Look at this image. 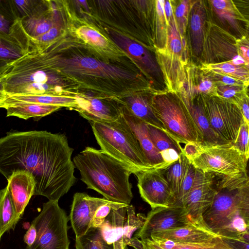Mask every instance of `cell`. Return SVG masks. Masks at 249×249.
Here are the masks:
<instances>
[{
  "label": "cell",
  "instance_id": "cell-1",
  "mask_svg": "<svg viewBox=\"0 0 249 249\" xmlns=\"http://www.w3.org/2000/svg\"><path fill=\"white\" fill-rule=\"evenodd\" d=\"M73 151L64 134L10 132L0 138V173L7 180L15 171H27L36 183L34 195L58 201L77 180Z\"/></svg>",
  "mask_w": 249,
  "mask_h": 249
},
{
  "label": "cell",
  "instance_id": "cell-2",
  "mask_svg": "<svg viewBox=\"0 0 249 249\" xmlns=\"http://www.w3.org/2000/svg\"><path fill=\"white\" fill-rule=\"evenodd\" d=\"M50 68L76 83L81 92L119 98L152 89L133 62L107 61L68 29L50 44L38 46Z\"/></svg>",
  "mask_w": 249,
  "mask_h": 249
},
{
  "label": "cell",
  "instance_id": "cell-3",
  "mask_svg": "<svg viewBox=\"0 0 249 249\" xmlns=\"http://www.w3.org/2000/svg\"><path fill=\"white\" fill-rule=\"evenodd\" d=\"M216 193L203 215L215 234L231 241L249 243V178L247 172L234 176L214 173Z\"/></svg>",
  "mask_w": 249,
  "mask_h": 249
},
{
  "label": "cell",
  "instance_id": "cell-4",
  "mask_svg": "<svg viewBox=\"0 0 249 249\" xmlns=\"http://www.w3.org/2000/svg\"><path fill=\"white\" fill-rule=\"evenodd\" d=\"M3 81L8 96H76L81 92L76 83L49 67L40 50L32 40L28 51L10 62Z\"/></svg>",
  "mask_w": 249,
  "mask_h": 249
},
{
  "label": "cell",
  "instance_id": "cell-5",
  "mask_svg": "<svg viewBox=\"0 0 249 249\" xmlns=\"http://www.w3.org/2000/svg\"><path fill=\"white\" fill-rule=\"evenodd\" d=\"M73 162L88 188L109 201L130 204L133 194L129 177L136 171L130 166L90 146L76 155Z\"/></svg>",
  "mask_w": 249,
  "mask_h": 249
},
{
  "label": "cell",
  "instance_id": "cell-6",
  "mask_svg": "<svg viewBox=\"0 0 249 249\" xmlns=\"http://www.w3.org/2000/svg\"><path fill=\"white\" fill-rule=\"evenodd\" d=\"M90 123L102 150L130 166L135 171L154 169L123 114L115 121Z\"/></svg>",
  "mask_w": 249,
  "mask_h": 249
},
{
  "label": "cell",
  "instance_id": "cell-7",
  "mask_svg": "<svg viewBox=\"0 0 249 249\" xmlns=\"http://www.w3.org/2000/svg\"><path fill=\"white\" fill-rule=\"evenodd\" d=\"M154 113L166 133L178 142L202 144L203 138L186 105L177 94L155 92L152 98Z\"/></svg>",
  "mask_w": 249,
  "mask_h": 249
},
{
  "label": "cell",
  "instance_id": "cell-8",
  "mask_svg": "<svg viewBox=\"0 0 249 249\" xmlns=\"http://www.w3.org/2000/svg\"><path fill=\"white\" fill-rule=\"evenodd\" d=\"M67 6L68 30L89 49L107 61L133 62L110 39L100 25L92 20L78 17L72 11L69 3Z\"/></svg>",
  "mask_w": 249,
  "mask_h": 249
},
{
  "label": "cell",
  "instance_id": "cell-9",
  "mask_svg": "<svg viewBox=\"0 0 249 249\" xmlns=\"http://www.w3.org/2000/svg\"><path fill=\"white\" fill-rule=\"evenodd\" d=\"M69 219L58 201L44 203L41 211L32 222L37 231L36 241L24 249H69Z\"/></svg>",
  "mask_w": 249,
  "mask_h": 249
},
{
  "label": "cell",
  "instance_id": "cell-10",
  "mask_svg": "<svg viewBox=\"0 0 249 249\" xmlns=\"http://www.w3.org/2000/svg\"><path fill=\"white\" fill-rule=\"evenodd\" d=\"M248 160L232 144H199L197 156L190 162L204 172L234 176L247 172Z\"/></svg>",
  "mask_w": 249,
  "mask_h": 249
},
{
  "label": "cell",
  "instance_id": "cell-11",
  "mask_svg": "<svg viewBox=\"0 0 249 249\" xmlns=\"http://www.w3.org/2000/svg\"><path fill=\"white\" fill-rule=\"evenodd\" d=\"M202 99L212 128L224 142L232 144L243 119L239 107L217 96Z\"/></svg>",
  "mask_w": 249,
  "mask_h": 249
},
{
  "label": "cell",
  "instance_id": "cell-12",
  "mask_svg": "<svg viewBox=\"0 0 249 249\" xmlns=\"http://www.w3.org/2000/svg\"><path fill=\"white\" fill-rule=\"evenodd\" d=\"M236 39L235 36L209 20L201 57L202 63L231 61L249 69V64L238 53Z\"/></svg>",
  "mask_w": 249,
  "mask_h": 249
},
{
  "label": "cell",
  "instance_id": "cell-13",
  "mask_svg": "<svg viewBox=\"0 0 249 249\" xmlns=\"http://www.w3.org/2000/svg\"><path fill=\"white\" fill-rule=\"evenodd\" d=\"M99 25L116 45L133 61L151 86L152 84H157L160 87H162L163 85H165L163 75L156 56L151 53V51L122 33Z\"/></svg>",
  "mask_w": 249,
  "mask_h": 249
},
{
  "label": "cell",
  "instance_id": "cell-14",
  "mask_svg": "<svg viewBox=\"0 0 249 249\" xmlns=\"http://www.w3.org/2000/svg\"><path fill=\"white\" fill-rule=\"evenodd\" d=\"M137 186L142 199L152 209L174 206L176 196L161 169L136 171Z\"/></svg>",
  "mask_w": 249,
  "mask_h": 249
},
{
  "label": "cell",
  "instance_id": "cell-15",
  "mask_svg": "<svg viewBox=\"0 0 249 249\" xmlns=\"http://www.w3.org/2000/svg\"><path fill=\"white\" fill-rule=\"evenodd\" d=\"M215 193L214 173L196 168L192 186L182 206L191 222H204L203 215L212 205Z\"/></svg>",
  "mask_w": 249,
  "mask_h": 249
},
{
  "label": "cell",
  "instance_id": "cell-16",
  "mask_svg": "<svg viewBox=\"0 0 249 249\" xmlns=\"http://www.w3.org/2000/svg\"><path fill=\"white\" fill-rule=\"evenodd\" d=\"M76 97L74 110L89 122H113L122 115V104L115 98L84 92Z\"/></svg>",
  "mask_w": 249,
  "mask_h": 249
},
{
  "label": "cell",
  "instance_id": "cell-17",
  "mask_svg": "<svg viewBox=\"0 0 249 249\" xmlns=\"http://www.w3.org/2000/svg\"><path fill=\"white\" fill-rule=\"evenodd\" d=\"M190 222H192L183 207L174 205L153 208L134 236L141 240L148 239L156 231L181 227Z\"/></svg>",
  "mask_w": 249,
  "mask_h": 249
},
{
  "label": "cell",
  "instance_id": "cell-18",
  "mask_svg": "<svg viewBox=\"0 0 249 249\" xmlns=\"http://www.w3.org/2000/svg\"><path fill=\"white\" fill-rule=\"evenodd\" d=\"M109 201L106 198L90 196L85 193H76L73 196L69 219L75 239L85 235L91 228L96 210Z\"/></svg>",
  "mask_w": 249,
  "mask_h": 249
},
{
  "label": "cell",
  "instance_id": "cell-19",
  "mask_svg": "<svg viewBox=\"0 0 249 249\" xmlns=\"http://www.w3.org/2000/svg\"><path fill=\"white\" fill-rule=\"evenodd\" d=\"M156 57L162 72L168 92L178 94L183 89L188 62L167 49H155Z\"/></svg>",
  "mask_w": 249,
  "mask_h": 249
},
{
  "label": "cell",
  "instance_id": "cell-20",
  "mask_svg": "<svg viewBox=\"0 0 249 249\" xmlns=\"http://www.w3.org/2000/svg\"><path fill=\"white\" fill-rule=\"evenodd\" d=\"M154 89L138 90L126 94L116 99L132 115L146 124L165 132V129L156 117L152 107Z\"/></svg>",
  "mask_w": 249,
  "mask_h": 249
},
{
  "label": "cell",
  "instance_id": "cell-21",
  "mask_svg": "<svg viewBox=\"0 0 249 249\" xmlns=\"http://www.w3.org/2000/svg\"><path fill=\"white\" fill-rule=\"evenodd\" d=\"M31 37L25 31L20 17L14 21L11 32H0V60L10 63L21 57L28 50Z\"/></svg>",
  "mask_w": 249,
  "mask_h": 249
},
{
  "label": "cell",
  "instance_id": "cell-22",
  "mask_svg": "<svg viewBox=\"0 0 249 249\" xmlns=\"http://www.w3.org/2000/svg\"><path fill=\"white\" fill-rule=\"evenodd\" d=\"M177 94L190 100L199 96H216V85L207 71L189 62L183 89Z\"/></svg>",
  "mask_w": 249,
  "mask_h": 249
},
{
  "label": "cell",
  "instance_id": "cell-23",
  "mask_svg": "<svg viewBox=\"0 0 249 249\" xmlns=\"http://www.w3.org/2000/svg\"><path fill=\"white\" fill-rule=\"evenodd\" d=\"M8 188L18 218L20 219L31 197L36 182L32 175L25 170L14 172L7 179Z\"/></svg>",
  "mask_w": 249,
  "mask_h": 249
},
{
  "label": "cell",
  "instance_id": "cell-24",
  "mask_svg": "<svg viewBox=\"0 0 249 249\" xmlns=\"http://www.w3.org/2000/svg\"><path fill=\"white\" fill-rule=\"evenodd\" d=\"M218 235L203 222H190L183 226L156 231L149 239L154 241L169 240L177 243L199 242Z\"/></svg>",
  "mask_w": 249,
  "mask_h": 249
},
{
  "label": "cell",
  "instance_id": "cell-25",
  "mask_svg": "<svg viewBox=\"0 0 249 249\" xmlns=\"http://www.w3.org/2000/svg\"><path fill=\"white\" fill-rule=\"evenodd\" d=\"M206 6L202 0H194L191 6L188 23L191 49L193 55L201 58L209 20Z\"/></svg>",
  "mask_w": 249,
  "mask_h": 249
},
{
  "label": "cell",
  "instance_id": "cell-26",
  "mask_svg": "<svg viewBox=\"0 0 249 249\" xmlns=\"http://www.w3.org/2000/svg\"><path fill=\"white\" fill-rule=\"evenodd\" d=\"M122 114L133 130L150 165L154 169H163L168 165L163 160L160 152L150 138L147 124L129 113L122 105Z\"/></svg>",
  "mask_w": 249,
  "mask_h": 249
},
{
  "label": "cell",
  "instance_id": "cell-27",
  "mask_svg": "<svg viewBox=\"0 0 249 249\" xmlns=\"http://www.w3.org/2000/svg\"><path fill=\"white\" fill-rule=\"evenodd\" d=\"M208 2L219 20L225 26L238 35V38L247 36L245 27L248 21L231 0H213Z\"/></svg>",
  "mask_w": 249,
  "mask_h": 249
},
{
  "label": "cell",
  "instance_id": "cell-28",
  "mask_svg": "<svg viewBox=\"0 0 249 249\" xmlns=\"http://www.w3.org/2000/svg\"><path fill=\"white\" fill-rule=\"evenodd\" d=\"M178 95L186 105L202 135L203 143L201 144L212 145L226 143L217 136L212 128L205 111L202 97H198L190 100Z\"/></svg>",
  "mask_w": 249,
  "mask_h": 249
},
{
  "label": "cell",
  "instance_id": "cell-29",
  "mask_svg": "<svg viewBox=\"0 0 249 249\" xmlns=\"http://www.w3.org/2000/svg\"><path fill=\"white\" fill-rule=\"evenodd\" d=\"M155 241L165 249H249V243L231 241L219 235L196 242L177 243L169 240Z\"/></svg>",
  "mask_w": 249,
  "mask_h": 249
},
{
  "label": "cell",
  "instance_id": "cell-30",
  "mask_svg": "<svg viewBox=\"0 0 249 249\" xmlns=\"http://www.w3.org/2000/svg\"><path fill=\"white\" fill-rule=\"evenodd\" d=\"M1 108L6 110L7 117L15 116L24 120L32 118L34 120L38 121L61 107L53 105L6 100Z\"/></svg>",
  "mask_w": 249,
  "mask_h": 249
},
{
  "label": "cell",
  "instance_id": "cell-31",
  "mask_svg": "<svg viewBox=\"0 0 249 249\" xmlns=\"http://www.w3.org/2000/svg\"><path fill=\"white\" fill-rule=\"evenodd\" d=\"M127 206L123 203L113 208L99 229L103 240L107 245H112L123 238Z\"/></svg>",
  "mask_w": 249,
  "mask_h": 249
},
{
  "label": "cell",
  "instance_id": "cell-32",
  "mask_svg": "<svg viewBox=\"0 0 249 249\" xmlns=\"http://www.w3.org/2000/svg\"><path fill=\"white\" fill-rule=\"evenodd\" d=\"M164 4V0H155L153 36L155 49L163 50L167 47L168 23Z\"/></svg>",
  "mask_w": 249,
  "mask_h": 249
},
{
  "label": "cell",
  "instance_id": "cell-33",
  "mask_svg": "<svg viewBox=\"0 0 249 249\" xmlns=\"http://www.w3.org/2000/svg\"><path fill=\"white\" fill-rule=\"evenodd\" d=\"M6 100L57 106L72 110H74L78 107L76 96L15 95L8 96Z\"/></svg>",
  "mask_w": 249,
  "mask_h": 249
},
{
  "label": "cell",
  "instance_id": "cell-34",
  "mask_svg": "<svg viewBox=\"0 0 249 249\" xmlns=\"http://www.w3.org/2000/svg\"><path fill=\"white\" fill-rule=\"evenodd\" d=\"M190 163L183 153L177 160L161 169L176 196V201Z\"/></svg>",
  "mask_w": 249,
  "mask_h": 249
},
{
  "label": "cell",
  "instance_id": "cell-35",
  "mask_svg": "<svg viewBox=\"0 0 249 249\" xmlns=\"http://www.w3.org/2000/svg\"><path fill=\"white\" fill-rule=\"evenodd\" d=\"M19 220L6 186L0 191V234L14 229Z\"/></svg>",
  "mask_w": 249,
  "mask_h": 249
},
{
  "label": "cell",
  "instance_id": "cell-36",
  "mask_svg": "<svg viewBox=\"0 0 249 249\" xmlns=\"http://www.w3.org/2000/svg\"><path fill=\"white\" fill-rule=\"evenodd\" d=\"M200 67L213 72L231 76L249 85V69L244 66L234 65L228 61L216 64L202 63Z\"/></svg>",
  "mask_w": 249,
  "mask_h": 249
},
{
  "label": "cell",
  "instance_id": "cell-37",
  "mask_svg": "<svg viewBox=\"0 0 249 249\" xmlns=\"http://www.w3.org/2000/svg\"><path fill=\"white\" fill-rule=\"evenodd\" d=\"M145 219L146 216L144 214L136 213L134 207L132 205H128L123 233V243L125 246H127L133 233L143 226Z\"/></svg>",
  "mask_w": 249,
  "mask_h": 249
},
{
  "label": "cell",
  "instance_id": "cell-38",
  "mask_svg": "<svg viewBox=\"0 0 249 249\" xmlns=\"http://www.w3.org/2000/svg\"><path fill=\"white\" fill-rule=\"evenodd\" d=\"M147 127L151 141L160 153L169 149H173L179 154L183 153V147L180 144L164 131L148 124Z\"/></svg>",
  "mask_w": 249,
  "mask_h": 249
},
{
  "label": "cell",
  "instance_id": "cell-39",
  "mask_svg": "<svg viewBox=\"0 0 249 249\" xmlns=\"http://www.w3.org/2000/svg\"><path fill=\"white\" fill-rule=\"evenodd\" d=\"M75 249H113L103 240L99 229L91 228L83 236L75 239Z\"/></svg>",
  "mask_w": 249,
  "mask_h": 249
},
{
  "label": "cell",
  "instance_id": "cell-40",
  "mask_svg": "<svg viewBox=\"0 0 249 249\" xmlns=\"http://www.w3.org/2000/svg\"><path fill=\"white\" fill-rule=\"evenodd\" d=\"M18 17H19L13 0H0V32L10 33Z\"/></svg>",
  "mask_w": 249,
  "mask_h": 249
},
{
  "label": "cell",
  "instance_id": "cell-41",
  "mask_svg": "<svg viewBox=\"0 0 249 249\" xmlns=\"http://www.w3.org/2000/svg\"><path fill=\"white\" fill-rule=\"evenodd\" d=\"M194 1L190 0H179L174 9L178 29L180 36L184 38L186 35L190 9Z\"/></svg>",
  "mask_w": 249,
  "mask_h": 249
},
{
  "label": "cell",
  "instance_id": "cell-42",
  "mask_svg": "<svg viewBox=\"0 0 249 249\" xmlns=\"http://www.w3.org/2000/svg\"><path fill=\"white\" fill-rule=\"evenodd\" d=\"M216 96L236 105L248 94V87L216 85Z\"/></svg>",
  "mask_w": 249,
  "mask_h": 249
},
{
  "label": "cell",
  "instance_id": "cell-43",
  "mask_svg": "<svg viewBox=\"0 0 249 249\" xmlns=\"http://www.w3.org/2000/svg\"><path fill=\"white\" fill-rule=\"evenodd\" d=\"M249 124L243 119L233 146L247 160L249 157Z\"/></svg>",
  "mask_w": 249,
  "mask_h": 249
},
{
  "label": "cell",
  "instance_id": "cell-44",
  "mask_svg": "<svg viewBox=\"0 0 249 249\" xmlns=\"http://www.w3.org/2000/svg\"><path fill=\"white\" fill-rule=\"evenodd\" d=\"M196 172V168L190 163L174 205L182 207L192 186Z\"/></svg>",
  "mask_w": 249,
  "mask_h": 249
},
{
  "label": "cell",
  "instance_id": "cell-45",
  "mask_svg": "<svg viewBox=\"0 0 249 249\" xmlns=\"http://www.w3.org/2000/svg\"><path fill=\"white\" fill-rule=\"evenodd\" d=\"M122 204L123 203L109 201L98 207L96 210L92 220L91 228L99 229L111 210Z\"/></svg>",
  "mask_w": 249,
  "mask_h": 249
},
{
  "label": "cell",
  "instance_id": "cell-46",
  "mask_svg": "<svg viewBox=\"0 0 249 249\" xmlns=\"http://www.w3.org/2000/svg\"><path fill=\"white\" fill-rule=\"evenodd\" d=\"M205 71L209 74L216 85L248 87V84L240 80L228 75L213 72L207 70Z\"/></svg>",
  "mask_w": 249,
  "mask_h": 249
},
{
  "label": "cell",
  "instance_id": "cell-47",
  "mask_svg": "<svg viewBox=\"0 0 249 249\" xmlns=\"http://www.w3.org/2000/svg\"><path fill=\"white\" fill-rule=\"evenodd\" d=\"M37 0H13V3L20 18L27 15L37 2Z\"/></svg>",
  "mask_w": 249,
  "mask_h": 249
},
{
  "label": "cell",
  "instance_id": "cell-48",
  "mask_svg": "<svg viewBox=\"0 0 249 249\" xmlns=\"http://www.w3.org/2000/svg\"><path fill=\"white\" fill-rule=\"evenodd\" d=\"M238 53L245 61L249 63V42L247 36L236 39Z\"/></svg>",
  "mask_w": 249,
  "mask_h": 249
},
{
  "label": "cell",
  "instance_id": "cell-49",
  "mask_svg": "<svg viewBox=\"0 0 249 249\" xmlns=\"http://www.w3.org/2000/svg\"><path fill=\"white\" fill-rule=\"evenodd\" d=\"M10 67V63L0 67V108L8 97L5 91L3 77Z\"/></svg>",
  "mask_w": 249,
  "mask_h": 249
},
{
  "label": "cell",
  "instance_id": "cell-50",
  "mask_svg": "<svg viewBox=\"0 0 249 249\" xmlns=\"http://www.w3.org/2000/svg\"><path fill=\"white\" fill-rule=\"evenodd\" d=\"M249 96H244L237 104L239 107L245 122L249 124Z\"/></svg>",
  "mask_w": 249,
  "mask_h": 249
},
{
  "label": "cell",
  "instance_id": "cell-51",
  "mask_svg": "<svg viewBox=\"0 0 249 249\" xmlns=\"http://www.w3.org/2000/svg\"><path fill=\"white\" fill-rule=\"evenodd\" d=\"M37 236V231L35 226L31 223L24 235L23 240L27 245L26 246L30 247L35 243Z\"/></svg>",
  "mask_w": 249,
  "mask_h": 249
},
{
  "label": "cell",
  "instance_id": "cell-52",
  "mask_svg": "<svg viewBox=\"0 0 249 249\" xmlns=\"http://www.w3.org/2000/svg\"><path fill=\"white\" fill-rule=\"evenodd\" d=\"M141 241L143 245L142 249H165L156 241L151 239H145Z\"/></svg>",
  "mask_w": 249,
  "mask_h": 249
},
{
  "label": "cell",
  "instance_id": "cell-53",
  "mask_svg": "<svg viewBox=\"0 0 249 249\" xmlns=\"http://www.w3.org/2000/svg\"><path fill=\"white\" fill-rule=\"evenodd\" d=\"M127 246H131L135 249H142L143 247L141 240L135 236L130 239Z\"/></svg>",
  "mask_w": 249,
  "mask_h": 249
},
{
  "label": "cell",
  "instance_id": "cell-54",
  "mask_svg": "<svg viewBox=\"0 0 249 249\" xmlns=\"http://www.w3.org/2000/svg\"><path fill=\"white\" fill-rule=\"evenodd\" d=\"M113 249H128L127 246H125L123 243V238L112 244Z\"/></svg>",
  "mask_w": 249,
  "mask_h": 249
},
{
  "label": "cell",
  "instance_id": "cell-55",
  "mask_svg": "<svg viewBox=\"0 0 249 249\" xmlns=\"http://www.w3.org/2000/svg\"><path fill=\"white\" fill-rule=\"evenodd\" d=\"M8 63H7L6 62L0 60V67L5 65L6 64H7Z\"/></svg>",
  "mask_w": 249,
  "mask_h": 249
},
{
  "label": "cell",
  "instance_id": "cell-56",
  "mask_svg": "<svg viewBox=\"0 0 249 249\" xmlns=\"http://www.w3.org/2000/svg\"><path fill=\"white\" fill-rule=\"evenodd\" d=\"M1 235L0 234V239H1Z\"/></svg>",
  "mask_w": 249,
  "mask_h": 249
}]
</instances>
